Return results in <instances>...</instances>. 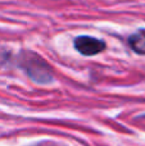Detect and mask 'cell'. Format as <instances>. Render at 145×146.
<instances>
[{
  "label": "cell",
  "mask_w": 145,
  "mask_h": 146,
  "mask_svg": "<svg viewBox=\"0 0 145 146\" xmlns=\"http://www.w3.org/2000/svg\"><path fill=\"white\" fill-rule=\"evenodd\" d=\"M128 44L136 54L145 55V30H139L128 37Z\"/></svg>",
  "instance_id": "obj_3"
},
{
  "label": "cell",
  "mask_w": 145,
  "mask_h": 146,
  "mask_svg": "<svg viewBox=\"0 0 145 146\" xmlns=\"http://www.w3.org/2000/svg\"><path fill=\"white\" fill-rule=\"evenodd\" d=\"M74 48L82 55L91 56L104 51L105 42L91 36H78L74 38Z\"/></svg>",
  "instance_id": "obj_2"
},
{
  "label": "cell",
  "mask_w": 145,
  "mask_h": 146,
  "mask_svg": "<svg viewBox=\"0 0 145 146\" xmlns=\"http://www.w3.org/2000/svg\"><path fill=\"white\" fill-rule=\"evenodd\" d=\"M19 66L32 81L41 85H46L53 81L51 68L43 58L32 51H22L19 54Z\"/></svg>",
  "instance_id": "obj_1"
},
{
  "label": "cell",
  "mask_w": 145,
  "mask_h": 146,
  "mask_svg": "<svg viewBox=\"0 0 145 146\" xmlns=\"http://www.w3.org/2000/svg\"><path fill=\"white\" fill-rule=\"evenodd\" d=\"M35 146H57V145L51 144V142H43V144H37V145H35Z\"/></svg>",
  "instance_id": "obj_4"
}]
</instances>
